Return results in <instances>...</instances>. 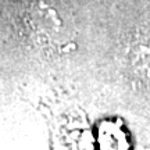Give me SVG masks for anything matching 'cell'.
I'll return each mask as SVG.
<instances>
[{"mask_svg":"<svg viewBox=\"0 0 150 150\" xmlns=\"http://www.w3.org/2000/svg\"><path fill=\"white\" fill-rule=\"evenodd\" d=\"M95 146L96 150H129L131 136L120 121L104 120L97 127Z\"/></svg>","mask_w":150,"mask_h":150,"instance_id":"2","label":"cell"},{"mask_svg":"<svg viewBox=\"0 0 150 150\" xmlns=\"http://www.w3.org/2000/svg\"><path fill=\"white\" fill-rule=\"evenodd\" d=\"M95 138L79 118H65L54 129L53 150H92Z\"/></svg>","mask_w":150,"mask_h":150,"instance_id":"1","label":"cell"}]
</instances>
